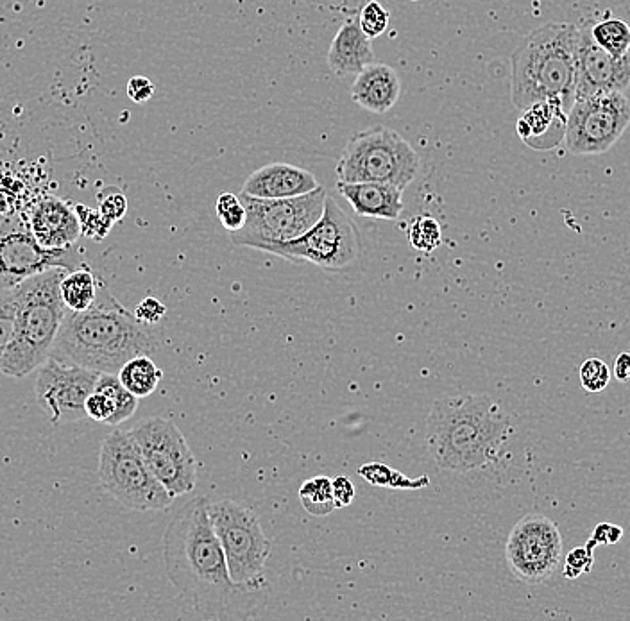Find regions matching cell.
<instances>
[{
	"label": "cell",
	"instance_id": "22",
	"mask_svg": "<svg viewBox=\"0 0 630 621\" xmlns=\"http://www.w3.org/2000/svg\"><path fill=\"white\" fill-rule=\"evenodd\" d=\"M328 67L337 77L357 76L360 70L375 63L371 38L358 26V17L348 18L328 49Z\"/></svg>",
	"mask_w": 630,
	"mask_h": 621
},
{
	"label": "cell",
	"instance_id": "34",
	"mask_svg": "<svg viewBox=\"0 0 630 621\" xmlns=\"http://www.w3.org/2000/svg\"><path fill=\"white\" fill-rule=\"evenodd\" d=\"M74 208L81 226V235L88 239L101 240L110 233L113 222L108 221L99 210H90L83 205H76Z\"/></svg>",
	"mask_w": 630,
	"mask_h": 621
},
{
	"label": "cell",
	"instance_id": "36",
	"mask_svg": "<svg viewBox=\"0 0 630 621\" xmlns=\"http://www.w3.org/2000/svg\"><path fill=\"white\" fill-rule=\"evenodd\" d=\"M97 199H99V212L113 224L128 213V199L117 188H106L97 196Z\"/></svg>",
	"mask_w": 630,
	"mask_h": 621
},
{
	"label": "cell",
	"instance_id": "2",
	"mask_svg": "<svg viewBox=\"0 0 630 621\" xmlns=\"http://www.w3.org/2000/svg\"><path fill=\"white\" fill-rule=\"evenodd\" d=\"M162 348L153 326L140 323L108 289L85 312L67 310L49 357L117 375L131 358L154 355Z\"/></svg>",
	"mask_w": 630,
	"mask_h": 621
},
{
	"label": "cell",
	"instance_id": "26",
	"mask_svg": "<svg viewBox=\"0 0 630 621\" xmlns=\"http://www.w3.org/2000/svg\"><path fill=\"white\" fill-rule=\"evenodd\" d=\"M299 502L303 509L315 518L330 516L337 509L333 500L332 478H308L307 482H303L299 487Z\"/></svg>",
	"mask_w": 630,
	"mask_h": 621
},
{
	"label": "cell",
	"instance_id": "3",
	"mask_svg": "<svg viewBox=\"0 0 630 621\" xmlns=\"http://www.w3.org/2000/svg\"><path fill=\"white\" fill-rule=\"evenodd\" d=\"M511 432V417L489 394L443 396L426 417V448L437 468L471 473L502 457Z\"/></svg>",
	"mask_w": 630,
	"mask_h": 621
},
{
	"label": "cell",
	"instance_id": "4",
	"mask_svg": "<svg viewBox=\"0 0 630 621\" xmlns=\"http://www.w3.org/2000/svg\"><path fill=\"white\" fill-rule=\"evenodd\" d=\"M580 29L554 22L528 33L511 58V95L525 110L539 101H554L570 111L575 103Z\"/></svg>",
	"mask_w": 630,
	"mask_h": 621
},
{
	"label": "cell",
	"instance_id": "19",
	"mask_svg": "<svg viewBox=\"0 0 630 621\" xmlns=\"http://www.w3.org/2000/svg\"><path fill=\"white\" fill-rule=\"evenodd\" d=\"M337 192L341 194L358 217L396 221L405 208L403 190L389 183L360 181L344 183L337 181Z\"/></svg>",
	"mask_w": 630,
	"mask_h": 621
},
{
	"label": "cell",
	"instance_id": "9",
	"mask_svg": "<svg viewBox=\"0 0 630 621\" xmlns=\"http://www.w3.org/2000/svg\"><path fill=\"white\" fill-rule=\"evenodd\" d=\"M265 253L290 262H308L326 271H342L355 264L364 253V242L357 224L341 206L326 197L323 215L299 239L271 246Z\"/></svg>",
	"mask_w": 630,
	"mask_h": 621
},
{
	"label": "cell",
	"instance_id": "5",
	"mask_svg": "<svg viewBox=\"0 0 630 621\" xmlns=\"http://www.w3.org/2000/svg\"><path fill=\"white\" fill-rule=\"evenodd\" d=\"M69 269L52 267L17 285V319L0 373L24 378L49 358L67 307L61 299V278Z\"/></svg>",
	"mask_w": 630,
	"mask_h": 621
},
{
	"label": "cell",
	"instance_id": "18",
	"mask_svg": "<svg viewBox=\"0 0 630 621\" xmlns=\"http://www.w3.org/2000/svg\"><path fill=\"white\" fill-rule=\"evenodd\" d=\"M312 172L290 163H269L253 172L242 185V194L258 199H285L305 196L319 188Z\"/></svg>",
	"mask_w": 630,
	"mask_h": 621
},
{
	"label": "cell",
	"instance_id": "8",
	"mask_svg": "<svg viewBox=\"0 0 630 621\" xmlns=\"http://www.w3.org/2000/svg\"><path fill=\"white\" fill-rule=\"evenodd\" d=\"M326 197L323 185L305 196L285 199H258L240 192L246 208V224L231 233V242L235 246L267 251L276 244L299 239L321 219Z\"/></svg>",
	"mask_w": 630,
	"mask_h": 621
},
{
	"label": "cell",
	"instance_id": "10",
	"mask_svg": "<svg viewBox=\"0 0 630 621\" xmlns=\"http://www.w3.org/2000/svg\"><path fill=\"white\" fill-rule=\"evenodd\" d=\"M208 516L221 541L231 579L239 584L264 579L273 545L251 507L233 500L208 503Z\"/></svg>",
	"mask_w": 630,
	"mask_h": 621
},
{
	"label": "cell",
	"instance_id": "11",
	"mask_svg": "<svg viewBox=\"0 0 630 621\" xmlns=\"http://www.w3.org/2000/svg\"><path fill=\"white\" fill-rule=\"evenodd\" d=\"M158 482L178 498L197 484V459L178 425L165 417H149L129 430Z\"/></svg>",
	"mask_w": 630,
	"mask_h": 621
},
{
	"label": "cell",
	"instance_id": "31",
	"mask_svg": "<svg viewBox=\"0 0 630 621\" xmlns=\"http://www.w3.org/2000/svg\"><path fill=\"white\" fill-rule=\"evenodd\" d=\"M389 20H391L389 11L378 0H369L358 11V26L362 29V33L371 40L384 35L387 27H389Z\"/></svg>",
	"mask_w": 630,
	"mask_h": 621
},
{
	"label": "cell",
	"instance_id": "23",
	"mask_svg": "<svg viewBox=\"0 0 630 621\" xmlns=\"http://www.w3.org/2000/svg\"><path fill=\"white\" fill-rule=\"evenodd\" d=\"M101 281L95 278L90 267H79L76 271H67L61 278L60 292L65 307L70 312H85L99 298Z\"/></svg>",
	"mask_w": 630,
	"mask_h": 621
},
{
	"label": "cell",
	"instance_id": "1",
	"mask_svg": "<svg viewBox=\"0 0 630 621\" xmlns=\"http://www.w3.org/2000/svg\"><path fill=\"white\" fill-rule=\"evenodd\" d=\"M206 496L185 503L163 534V562L172 586L206 620H247L269 600L267 580L231 579L221 541L208 516Z\"/></svg>",
	"mask_w": 630,
	"mask_h": 621
},
{
	"label": "cell",
	"instance_id": "35",
	"mask_svg": "<svg viewBox=\"0 0 630 621\" xmlns=\"http://www.w3.org/2000/svg\"><path fill=\"white\" fill-rule=\"evenodd\" d=\"M595 564V552L588 545L577 546L566 555L564 564V577L568 580L579 579L580 575L589 573Z\"/></svg>",
	"mask_w": 630,
	"mask_h": 621
},
{
	"label": "cell",
	"instance_id": "6",
	"mask_svg": "<svg viewBox=\"0 0 630 621\" xmlns=\"http://www.w3.org/2000/svg\"><path fill=\"white\" fill-rule=\"evenodd\" d=\"M419 169V154L398 131L373 126L351 135L335 165V174L344 183L376 181L405 190Z\"/></svg>",
	"mask_w": 630,
	"mask_h": 621
},
{
	"label": "cell",
	"instance_id": "33",
	"mask_svg": "<svg viewBox=\"0 0 630 621\" xmlns=\"http://www.w3.org/2000/svg\"><path fill=\"white\" fill-rule=\"evenodd\" d=\"M580 385L584 391L604 392L611 382V369L600 358H588L579 369Z\"/></svg>",
	"mask_w": 630,
	"mask_h": 621
},
{
	"label": "cell",
	"instance_id": "38",
	"mask_svg": "<svg viewBox=\"0 0 630 621\" xmlns=\"http://www.w3.org/2000/svg\"><path fill=\"white\" fill-rule=\"evenodd\" d=\"M623 537V528L613 523H600L596 525L593 534L589 537L586 545L591 546L595 550L596 546L616 545Z\"/></svg>",
	"mask_w": 630,
	"mask_h": 621
},
{
	"label": "cell",
	"instance_id": "29",
	"mask_svg": "<svg viewBox=\"0 0 630 621\" xmlns=\"http://www.w3.org/2000/svg\"><path fill=\"white\" fill-rule=\"evenodd\" d=\"M95 389L108 394L111 400L115 401V405H117V425L128 421L129 417H133V414L137 412L138 398L122 385L119 376L101 373L99 380L95 383Z\"/></svg>",
	"mask_w": 630,
	"mask_h": 621
},
{
	"label": "cell",
	"instance_id": "13",
	"mask_svg": "<svg viewBox=\"0 0 630 621\" xmlns=\"http://www.w3.org/2000/svg\"><path fill=\"white\" fill-rule=\"evenodd\" d=\"M562 557V536L555 521L543 514H527L509 534L505 559L516 579L543 584L552 579Z\"/></svg>",
	"mask_w": 630,
	"mask_h": 621
},
{
	"label": "cell",
	"instance_id": "20",
	"mask_svg": "<svg viewBox=\"0 0 630 621\" xmlns=\"http://www.w3.org/2000/svg\"><path fill=\"white\" fill-rule=\"evenodd\" d=\"M568 111L554 101L530 104L521 113L516 131L523 144L536 151H550L564 142Z\"/></svg>",
	"mask_w": 630,
	"mask_h": 621
},
{
	"label": "cell",
	"instance_id": "27",
	"mask_svg": "<svg viewBox=\"0 0 630 621\" xmlns=\"http://www.w3.org/2000/svg\"><path fill=\"white\" fill-rule=\"evenodd\" d=\"M598 47L620 58L630 51V26L622 18H607L589 29Z\"/></svg>",
	"mask_w": 630,
	"mask_h": 621
},
{
	"label": "cell",
	"instance_id": "17",
	"mask_svg": "<svg viewBox=\"0 0 630 621\" xmlns=\"http://www.w3.org/2000/svg\"><path fill=\"white\" fill-rule=\"evenodd\" d=\"M29 230L45 249H72L81 237L76 208L58 197H45L27 213Z\"/></svg>",
	"mask_w": 630,
	"mask_h": 621
},
{
	"label": "cell",
	"instance_id": "12",
	"mask_svg": "<svg viewBox=\"0 0 630 621\" xmlns=\"http://www.w3.org/2000/svg\"><path fill=\"white\" fill-rule=\"evenodd\" d=\"M630 124V101L623 92L596 94L571 104L564 145L571 154L607 153Z\"/></svg>",
	"mask_w": 630,
	"mask_h": 621
},
{
	"label": "cell",
	"instance_id": "25",
	"mask_svg": "<svg viewBox=\"0 0 630 621\" xmlns=\"http://www.w3.org/2000/svg\"><path fill=\"white\" fill-rule=\"evenodd\" d=\"M358 475L366 480L367 484L382 487V489H401V491H419L430 485V477L423 475L419 478H410L400 471L387 466L385 462H367L358 468Z\"/></svg>",
	"mask_w": 630,
	"mask_h": 621
},
{
	"label": "cell",
	"instance_id": "40",
	"mask_svg": "<svg viewBox=\"0 0 630 621\" xmlns=\"http://www.w3.org/2000/svg\"><path fill=\"white\" fill-rule=\"evenodd\" d=\"M154 95L153 81L149 77L135 76L128 81V97L133 103H147Z\"/></svg>",
	"mask_w": 630,
	"mask_h": 621
},
{
	"label": "cell",
	"instance_id": "28",
	"mask_svg": "<svg viewBox=\"0 0 630 621\" xmlns=\"http://www.w3.org/2000/svg\"><path fill=\"white\" fill-rule=\"evenodd\" d=\"M410 246L421 253H434L443 244V230L432 215H416L409 226Z\"/></svg>",
	"mask_w": 630,
	"mask_h": 621
},
{
	"label": "cell",
	"instance_id": "24",
	"mask_svg": "<svg viewBox=\"0 0 630 621\" xmlns=\"http://www.w3.org/2000/svg\"><path fill=\"white\" fill-rule=\"evenodd\" d=\"M117 376L122 385L140 400V398L151 396L156 391V387L162 382L163 371L154 364L153 358L149 355H140V357L131 358L120 367Z\"/></svg>",
	"mask_w": 630,
	"mask_h": 621
},
{
	"label": "cell",
	"instance_id": "14",
	"mask_svg": "<svg viewBox=\"0 0 630 621\" xmlns=\"http://www.w3.org/2000/svg\"><path fill=\"white\" fill-rule=\"evenodd\" d=\"M69 262L70 249L40 246L22 215L0 221V290L13 289L52 267L70 271Z\"/></svg>",
	"mask_w": 630,
	"mask_h": 621
},
{
	"label": "cell",
	"instance_id": "7",
	"mask_svg": "<svg viewBox=\"0 0 630 621\" xmlns=\"http://www.w3.org/2000/svg\"><path fill=\"white\" fill-rule=\"evenodd\" d=\"M99 480L129 511H165L174 502V496L145 464L135 439L124 430L106 435L99 453Z\"/></svg>",
	"mask_w": 630,
	"mask_h": 621
},
{
	"label": "cell",
	"instance_id": "15",
	"mask_svg": "<svg viewBox=\"0 0 630 621\" xmlns=\"http://www.w3.org/2000/svg\"><path fill=\"white\" fill-rule=\"evenodd\" d=\"M97 371L49 357L38 371L36 401L51 417L52 425L85 419V401L99 380Z\"/></svg>",
	"mask_w": 630,
	"mask_h": 621
},
{
	"label": "cell",
	"instance_id": "21",
	"mask_svg": "<svg viewBox=\"0 0 630 621\" xmlns=\"http://www.w3.org/2000/svg\"><path fill=\"white\" fill-rule=\"evenodd\" d=\"M401 95L398 72L385 63H371L360 70L351 86V99L366 111L382 115L392 110Z\"/></svg>",
	"mask_w": 630,
	"mask_h": 621
},
{
	"label": "cell",
	"instance_id": "39",
	"mask_svg": "<svg viewBox=\"0 0 630 621\" xmlns=\"http://www.w3.org/2000/svg\"><path fill=\"white\" fill-rule=\"evenodd\" d=\"M332 491L337 509L350 507L353 500H355V496H357L353 482H351L350 478L342 477V475L341 477L332 478Z\"/></svg>",
	"mask_w": 630,
	"mask_h": 621
},
{
	"label": "cell",
	"instance_id": "41",
	"mask_svg": "<svg viewBox=\"0 0 630 621\" xmlns=\"http://www.w3.org/2000/svg\"><path fill=\"white\" fill-rule=\"evenodd\" d=\"M614 378L620 383L630 382V353H622L616 358L613 367Z\"/></svg>",
	"mask_w": 630,
	"mask_h": 621
},
{
	"label": "cell",
	"instance_id": "16",
	"mask_svg": "<svg viewBox=\"0 0 630 621\" xmlns=\"http://www.w3.org/2000/svg\"><path fill=\"white\" fill-rule=\"evenodd\" d=\"M630 86V51L620 58L596 45L589 29H580L575 101L596 94L625 92Z\"/></svg>",
	"mask_w": 630,
	"mask_h": 621
},
{
	"label": "cell",
	"instance_id": "32",
	"mask_svg": "<svg viewBox=\"0 0 630 621\" xmlns=\"http://www.w3.org/2000/svg\"><path fill=\"white\" fill-rule=\"evenodd\" d=\"M17 319V287L0 290V358L8 349Z\"/></svg>",
	"mask_w": 630,
	"mask_h": 621
},
{
	"label": "cell",
	"instance_id": "37",
	"mask_svg": "<svg viewBox=\"0 0 630 621\" xmlns=\"http://www.w3.org/2000/svg\"><path fill=\"white\" fill-rule=\"evenodd\" d=\"M135 317H137L140 323L147 324V326H154V324L160 323L165 314H167V307L163 305L160 299L145 298L138 303L135 308Z\"/></svg>",
	"mask_w": 630,
	"mask_h": 621
},
{
	"label": "cell",
	"instance_id": "30",
	"mask_svg": "<svg viewBox=\"0 0 630 621\" xmlns=\"http://www.w3.org/2000/svg\"><path fill=\"white\" fill-rule=\"evenodd\" d=\"M215 212L217 219L221 221L222 228L230 233L239 231L246 224V208L240 196H235L231 192H222L215 201Z\"/></svg>",
	"mask_w": 630,
	"mask_h": 621
}]
</instances>
